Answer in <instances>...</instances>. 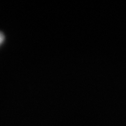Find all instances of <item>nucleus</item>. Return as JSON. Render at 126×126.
I'll list each match as a JSON object with an SVG mask.
<instances>
[{
  "instance_id": "nucleus-1",
  "label": "nucleus",
  "mask_w": 126,
  "mask_h": 126,
  "mask_svg": "<svg viewBox=\"0 0 126 126\" xmlns=\"http://www.w3.org/2000/svg\"><path fill=\"white\" fill-rule=\"evenodd\" d=\"M4 39V36L2 33L0 32V45L2 43Z\"/></svg>"
}]
</instances>
